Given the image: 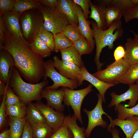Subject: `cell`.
<instances>
[{
	"label": "cell",
	"mask_w": 138,
	"mask_h": 138,
	"mask_svg": "<svg viewBox=\"0 0 138 138\" xmlns=\"http://www.w3.org/2000/svg\"><path fill=\"white\" fill-rule=\"evenodd\" d=\"M2 49L11 55L14 61V66L26 80L36 84L43 77L45 62L43 58L30 47L16 39L6 29Z\"/></svg>",
	"instance_id": "obj_1"
},
{
	"label": "cell",
	"mask_w": 138,
	"mask_h": 138,
	"mask_svg": "<svg viewBox=\"0 0 138 138\" xmlns=\"http://www.w3.org/2000/svg\"><path fill=\"white\" fill-rule=\"evenodd\" d=\"M48 84L47 80L36 84L25 82L14 66L11 71L9 80V85L26 105L32 101H40L41 92Z\"/></svg>",
	"instance_id": "obj_2"
},
{
	"label": "cell",
	"mask_w": 138,
	"mask_h": 138,
	"mask_svg": "<svg viewBox=\"0 0 138 138\" xmlns=\"http://www.w3.org/2000/svg\"><path fill=\"white\" fill-rule=\"evenodd\" d=\"M90 22L96 46L94 61L98 71L101 70L103 65V63L99 60L102 49L106 46L110 49H112L114 42L122 36L123 31L121 20L115 22L104 30L100 28L94 20H92Z\"/></svg>",
	"instance_id": "obj_3"
},
{
	"label": "cell",
	"mask_w": 138,
	"mask_h": 138,
	"mask_svg": "<svg viewBox=\"0 0 138 138\" xmlns=\"http://www.w3.org/2000/svg\"><path fill=\"white\" fill-rule=\"evenodd\" d=\"M21 31L25 40L29 44L36 39L44 20L42 14L38 9L25 11L19 20Z\"/></svg>",
	"instance_id": "obj_4"
},
{
	"label": "cell",
	"mask_w": 138,
	"mask_h": 138,
	"mask_svg": "<svg viewBox=\"0 0 138 138\" xmlns=\"http://www.w3.org/2000/svg\"><path fill=\"white\" fill-rule=\"evenodd\" d=\"M130 66L123 58L107 65L105 69L97 71L92 74L105 83L116 85L120 83Z\"/></svg>",
	"instance_id": "obj_5"
},
{
	"label": "cell",
	"mask_w": 138,
	"mask_h": 138,
	"mask_svg": "<svg viewBox=\"0 0 138 138\" xmlns=\"http://www.w3.org/2000/svg\"><path fill=\"white\" fill-rule=\"evenodd\" d=\"M38 9L43 16V27L53 35L62 32L66 25L70 24L65 16L56 9L53 10L42 5Z\"/></svg>",
	"instance_id": "obj_6"
},
{
	"label": "cell",
	"mask_w": 138,
	"mask_h": 138,
	"mask_svg": "<svg viewBox=\"0 0 138 138\" xmlns=\"http://www.w3.org/2000/svg\"><path fill=\"white\" fill-rule=\"evenodd\" d=\"M93 86L90 84L87 87L78 90L62 87L64 92V104L71 107L74 111L73 115L82 124H83L81 113L82 103L85 97L93 90Z\"/></svg>",
	"instance_id": "obj_7"
},
{
	"label": "cell",
	"mask_w": 138,
	"mask_h": 138,
	"mask_svg": "<svg viewBox=\"0 0 138 138\" xmlns=\"http://www.w3.org/2000/svg\"><path fill=\"white\" fill-rule=\"evenodd\" d=\"M45 74L44 80L49 77L53 80V84L47 86V89H55L60 87H66L73 89L78 86L77 81L68 78L56 70L53 65V60H48L44 62Z\"/></svg>",
	"instance_id": "obj_8"
},
{
	"label": "cell",
	"mask_w": 138,
	"mask_h": 138,
	"mask_svg": "<svg viewBox=\"0 0 138 138\" xmlns=\"http://www.w3.org/2000/svg\"><path fill=\"white\" fill-rule=\"evenodd\" d=\"M97 95L98 97L97 103L95 108L91 111H88L85 109H83V111L87 115L88 118V123L87 128L85 131L86 137H89L92 130L97 126H99L105 128L107 125V123L103 119L102 115L105 114L109 118L110 122L112 119L111 117L108 115L103 110L102 106L103 101L102 98L99 93Z\"/></svg>",
	"instance_id": "obj_9"
},
{
	"label": "cell",
	"mask_w": 138,
	"mask_h": 138,
	"mask_svg": "<svg viewBox=\"0 0 138 138\" xmlns=\"http://www.w3.org/2000/svg\"><path fill=\"white\" fill-rule=\"evenodd\" d=\"M37 101L34 104L41 111L47 123L54 133L63 124L65 116L63 112L54 110L40 101Z\"/></svg>",
	"instance_id": "obj_10"
},
{
	"label": "cell",
	"mask_w": 138,
	"mask_h": 138,
	"mask_svg": "<svg viewBox=\"0 0 138 138\" xmlns=\"http://www.w3.org/2000/svg\"><path fill=\"white\" fill-rule=\"evenodd\" d=\"M22 13L13 10L2 16L6 30L17 40L30 47V44L24 39L21 30L19 20Z\"/></svg>",
	"instance_id": "obj_11"
},
{
	"label": "cell",
	"mask_w": 138,
	"mask_h": 138,
	"mask_svg": "<svg viewBox=\"0 0 138 138\" xmlns=\"http://www.w3.org/2000/svg\"><path fill=\"white\" fill-rule=\"evenodd\" d=\"M53 59V66L59 73L68 78L78 82L81 74L80 67L72 63L60 60L56 56Z\"/></svg>",
	"instance_id": "obj_12"
},
{
	"label": "cell",
	"mask_w": 138,
	"mask_h": 138,
	"mask_svg": "<svg viewBox=\"0 0 138 138\" xmlns=\"http://www.w3.org/2000/svg\"><path fill=\"white\" fill-rule=\"evenodd\" d=\"M129 85L128 90L122 94L118 95L114 92L111 93L112 99L108 107L116 106L127 100H129L130 101L126 105V107H131L135 105L138 100V85L134 83Z\"/></svg>",
	"instance_id": "obj_13"
},
{
	"label": "cell",
	"mask_w": 138,
	"mask_h": 138,
	"mask_svg": "<svg viewBox=\"0 0 138 138\" xmlns=\"http://www.w3.org/2000/svg\"><path fill=\"white\" fill-rule=\"evenodd\" d=\"M41 98H44L47 101V105L57 111L63 112L65 108L64 101V92L62 87L59 90L45 88L42 91Z\"/></svg>",
	"instance_id": "obj_14"
},
{
	"label": "cell",
	"mask_w": 138,
	"mask_h": 138,
	"mask_svg": "<svg viewBox=\"0 0 138 138\" xmlns=\"http://www.w3.org/2000/svg\"><path fill=\"white\" fill-rule=\"evenodd\" d=\"M73 4L78 18V29L82 35L87 40L93 50L95 43L94 39L93 30L90 26L91 22L86 18L80 6L75 3L73 1Z\"/></svg>",
	"instance_id": "obj_15"
},
{
	"label": "cell",
	"mask_w": 138,
	"mask_h": 138,
	"mask_svg": "<svg viewBox=\"0 0 138 138\" xmlns=\"http://www.w3.org/2000/svg\"><path fill=\"white\" fill-rule=\"evenodd\" d=\"M116 126L121 128L125 134L126 138H132L134 133L138 130V116H130L124 120L117 118L112 120L108 126L107 131H110L112 127Z\"/></svg>",
	"instance_id": "obj_16"
},
{
	"label": "cell",
	"mask_w": 138,
	"mask_h": 138,
	"mask_svg": "<svg viewBox=\"0 0 138 138\" xmlns=\"http://www.w3.org/2000/svg\"><path fill=\"white\" fill-rule=\"evenodd\" d=\"M80 68L81 74L78 82V86L81 85L84 80L89 82L98 91L102 98L103 101L105 102V95L106 92L109 88L116 85L105 83L99 79L90 74L85 65L80 67Z\"/></svg>",
	"instance_id": "obj_17"
},
{
	"label": "cell",
	"mask_w": 138,
	"mask_h": 138,
	"mask_svg": "<svg viewBox=\"0 0 138 138\" xmlns=\"http://www.w3.org/2000/svg\"><path fill=\"white\" fill-rule=\"evenodd\" d=\"M0 51V80L6 84L9 81L11 71L14 66V61L7 51L3 49Z\"/></svg>",
	"instance_id": "obj_18"
},
{
	"label": "cell",
	"mask_w": 138,
	"mask_h": 138,
	"mask_svg": "<svg viewBox=\"0 0 138 138\" xmlns=\"http://www.w3.org/2000/svg\"><path fill=\"white\" fill-rule=\"evenodd\" d=\"M56 9L65 16L70 24L78 28V18L73 0H58Z\"/></svg>",
	"instance_id": "obj_19"
},
{
	"label": "cell",
	"mask_w": 138,
	"mask_h": 138,
	"mask_svg": "<svg viewBox=\"0 0 138 138\" xmlns=\"http://www.w3.org/2000/svg\"><path fill=\"white\" fill-rule=\"evenodd\" d=\"M89 4L90 12L89 17L93 19L100 28L104 30L106 29L107 27L105 13L106 7L93 3L91 0Z\"/></svg>",
	"instance_id": "obj_20"
},
{
	"label": "cell",
	"mask_w": 138,
	"mask_h": 138,
	"mask_svg": "<svg viewBox=\"0 0 138 138\" xmlns=\"http://www.w3.org/2000/svg\"><path fill=\"white\" fill-rule=\"evenodd\" d=\"M125 54L123 58L130 65L138 63V42L128 38L125 44Z\"/></svg>",
	"instance_id": "obj_21"
},
{
	"label": "cell",
	"mask_w": 138,
	"mask_h": 138,
	"mask_svg": "<svg viewBox=\"0 0 138 138\" xmlns=\"http://www.w3.org/2000/svg\"><path fill=\"white\" fill-rule=\"evenodd\" d=\"M8 116L10 138H21L27 121L26 117L19 118Z\"/></svg>",
	"instance_id": "obj_22"
},
{
	"label": "cell",
	"mask_w": 138,
	"mask_h": 138,
	"mask_svg": "<svg viewBox=\"0 0 138 138\" xmlns=\"http://www.w3.org/2000/svg\"><path fill=\"white\" fill-rule=\"evenodd\" d=\"M26 106V118L30 123H47L42 114L34 103L31 102Z\"/></svg>",
	"instance_id": "obj_23"
},
{
	"label": "cell",
	"mask_w": 138,
	"mask_h": 138,
	"mask_svg": "<svg viewBox=\"0 0 138 138\" xmlns=\"http://www.w3.org/2000/svg\"><path fill=\"white\" fill-rule=\"evenodd\" d=\"M60 52L62 60L73 63L80 67L84 65L81 56L72 45Z\"/></svg>",
	"instance_id": "obj_24"
},
{
	"label": "cell",
	"mask_w": 138,
	"mask_h": 138,
	"mask_svg": "<svg viewBox=\"0 0 138 138\" xmlns=\"http://www.w3.org/2000/svg\"><path fill=\"white\" fill-rule=\"evenodd\" d=\"M77 119L73 115L65 116L63 124L67 126L71 131L74 138H86L84 127H80L77 123Z\"/></svg>",
	"instance_id": "obj_25"
},
{
	"label": "cell",
	"mask_w": 138,
	"mask_h": 138,
	"mask_svg": "<svg viewBox=\"0 0 138 138\" xmlns=\"http://www.w3.org/2000/svg\"><path fill=\"white\" fill-rule=\"evenodd\" d=\"M30 124L33 138H50L54 133L47 123Z\"/></svg>",
	"instance_id": "obj_26"
},
{
	"label": "cell",
	"mask_w": 138,
	"mask_h": 138,
	"mask_svg": "<svg viewBox=\"0 0 138 138\" xmlns=\"http://www.w3.org/2000/svg\"><path fill=\"white\" fill-rule=\"evenodd\" d=\"M105 13L107 28L113 23L121 20L123 12L118 8L112 6L106 7Z\"/></svg>",
	"instance_id": "obj_27"
},
{
	"label": "cell",
	"mask_w": 138,
	"mask_h": 138,
	"mask_svg": "<svg viewBox=\"0 0 138 138\" xmlns=\"http://www.w3.org/2000/svg\"><path fill=\"white\" fill-rule=\"evenodd\" d=\"M27 106L22 101L14 105L6 106L7 115L19 118L26 117Z\"/></svg>",
	"instance_id": "obj_28"
},
{
	"label": "cell",
	"mask_w": 138,
	"mask_h": 138,
	"mask_svg": "<svg viewBox=\"0 0 138 138\" xmlns=\"http://www.w3.org/2000/svg\"><path fill=\"white\" fill-rule=\"evenodd\" d=\"M30 45L31 49L42 58L49 56L52 52L47 45L37 37Z\"/></svg>",
	"instance_id": "obj_29"
},
{
	"label": "cell",
	"mask_w": 138,
	"mask_h": 138,
	"mask_svg": "<svg viewBox=\"0 0 138 138\" xmlns=\"http://www.w3.org/2000/svg\"><path fill=\"white\" fill-rule=\"evenodd\" d=\"M41 5L36 0H16L14 10L23 13L28 10L38 9Z\"/></svg>",
	"instance_id": "obj_30"
},
{
	"label": "cell",
	"mask_w": 138,
	"mask_h": 138,
	"mask_svg": "<svg viewBox=\"0 0 138 138\" xmlns=\"http://www.w3.org/2000/svg\"><path fill=\"white\" fill-rule=\"evenodd\" d=\"M115 110L117 113L118 118L124 120L127 117L133 116H138V102L135 106L128 108L120 103L115 106Z\"/></svg>",
	"instance_id": "obj_31"
},
{
	"label": "cell",
	"mask_w": 138,
	"mask_h": 138,
	"mask_svg": "<svg viewBox=\"0 0 138 138\" xmlns=\"http://www.w3.org/2000/svg\"><path fill=\"white\" fill-rule=\"evenodd\" d=\"M54 51L56 52L60 51L72 45V42L62 32L54 34Z\"/></svg>",
	"instance_id": "obj_32"
},
{
	"label": "cell",
	"mask_w": 138,
	"mask_h": 138,
	"mask_svg": "<svg viewBox=\"0 0 138 138\" xmlns=\"http://www.w3.org/2000/svg\"><path fill=\"white\" fill-rule=\"evenodd\" d=\"M138 80V63L131 65L122 78L120 83L129 85Z\"/></svg>",
	"instance_id": "obj_33"
},
{
	"label": "cell",
	"mask_w": 138,
	"mask_h": 138,
	"mask_svg": "<svg viewBox=\"0 0 138 138\" xmlns=\"http://www.w3.org/2000/svg\"><path fill=\"white\" fill-rule=\"evenodd\" d=\"M72 46L81 56L90 54L93 50L83 36L73 43Z\"/></svg>",
	"instance_id": "obj_34"
},
{
	"label": "cell",
	"mask_w": 138,
	"mask_h": 138,
	"mask_svg": "<svg viewBox=\"0 0 138 138\" xmlns=\"http://www.w3.org/2000/svg\"><path fill=\"white\" fill-rule=\"evenodd\" d=\"M37 37L47 45L52 52L54 51V35L52 33L46 29L42 26L39 31Z\"/></svg>",
	"instance_id": "obj_35"
},
{
	"label": "cell",
	"mask_w": 138,
	"mask_h": 138,
	"mask_svg": "<svg viewBox=\"0 0 138 138\" xmlns=\"http://www.w3.org/2000/svg\"><path fill=\"white\" fill-rule=\"evenodd\" d=\"M62 32L73 43L83 36L78 28L70 24L66 25Z\"/></svg>",
	"instance_id": "obj_36"
},
{
	"label": "cell",
	"mask_w": 138,
	"mask_h": 138,
	"mask_svg": "<svg viewBox=\"0 0 138 138\" xmlns=\"http://www.w3.org/2000/svg\"><path fill=\"white\" fill-rule=\"evenodd\" d=\"M50 138H74L72 132L65 125L63 124Z\"/></svg>",
	"instance_id": "obj_37"
},
{
	"label": "cell",
	"mask_w": 138,
	"mask_h": 138,
	"mask_svg": "<svg viewBox=\"0 0 138 138\" xmlns=\"http://www.w3.org/2000/svg\"><path fill=\"white\" fill-rule=\"evenodd\" d=\"M21 101L19 97L14 93L9 85L6 91L5 106L13 105Z\"/></svg>",
	"instance_id": "obj_38"
},
{
	"label": "cell",
	"mask_w": 138,
	"mask_h": 138,
	"mask_svg": "<svg viewBox=\"0 0 138 138\" xmlns=\"http://www.w3.org/2000/svg\"><path fill=\"white\" fill-rule=\"evenodd\" d=\"M123 16L126 23L129 22L133 19H138V4H133L124 13Z\"/></svg>",
	"instance_id": "obj_39"
},
{
	"label": "cell",
	"mask_w": 138,
	"mask_h": 138,
	"mask_svg": "<svg viewBox=\"0 0 138 138\" xmlns=\"http://www.w3.org/2000/svg\"><path fill=\"white\" fill-rule=\"evenodd\" d=\"M133 4L131 0H110L108 7L112 6L117 7L124 13Z\"/></svg>",
	"instance_id": "obj_40"
},
{
	"label": "cell",
	"mask_w": 138,
	"mask_h": 138,
	"mask_svg": "<svg viewBox=\"0 0 138 138\" xmlns=\"http://www.w3.org/2000/svg\"><path fill=\"white\" fill-rule=\"evenodd\" d=\"M16 0H0V15L2 16L14 9Z\"/></svg>",
	"instance_id": "obj_41"
},
{
	"label": "cell",
	"mask_w": 138,
	"mask_h": 138,
	"mask_svg": "<svg viewBox=\"0 0 138 138\" xmlns=\"http://www.w3.org/2000/svg\"><path fill=\"white\" fill-rule=\"evenodd\" d=\"M73 2L78 5L82 9L85 17L87 19L89 17L90 14V0H73Z\"/></svg>",
	"instance_id": "obj_42"
},
{
	"label": "cell",
	"mask_w": 138,
	"mask_h": 138,
	"mask_svg": "<svg viewBox=\"0 0 138 138\" xmlns=\"http://www.w3.org/2000/svg\"><path fill=\"white\" fill-rule=\"evenodd\" d=\"M6 98V93L3 96L2 101L0 106V130L3 128L6 122V117L7 114L5 105Z\"/></svg>",
	"instance_id": "obj_43"
},
{
	"label": "cell",
	"mask_w": 138,
	"mask_h": 138,
	"mask_svg": "<svg viewBox=\"0 0 138 138\" xmlns=\"http://www.w3.org/2000/svg\"><path fill=\"white\" fill-rule=\"evenodd\" d=\"M41 5L47 7L53 10H55L57 7L58 0H36Z\"/></svg>",
	"instance_id": "obj_44"
},
{
	"label": "cell",
	"mask_w": 138,
	"mask_h": 138,
	"mask_svg": "<svg viewBox=\"0 0 138 138\" xmlns=\"http://www.w3.org/2000/svg\"><path fill=\"white\" fill-rule=\"evenodd\" d=\"M124 48L120 45L118 47L115 49L113 53V56L115 61H118L123 58L125 54Z\"/></svg>",
	"instance_id": "obj_45"
},
{
	"label": "cell",
	"mask_w": 138,
	"mask_h": 138,
	"mask_svg": "<svg viewBox=\"0 0 138 138\" xmlns=\"http://www.w3.org/2000/svg\"><path fill=\"white\" fill-rule=\"evenodd\" d=\"M21 138H33L30 124L27 120Z\"/></svg>",
	"instance_id": "obj_46"
},
{
	"label": "cell",
	"mask_w": 138,
	"mask_h": 138,
	"mask_svg": "<svg viewBox=\"0 0 138 138\" xmlns=\"http://www.w3.org/2000/svg\"><path fill=\"white\" fill-rule=\"evenodd\" d=\"M6 30L3 18L0 16V50L2 49V47L4 42L5 33Z\"/></svg>",
	"instance_id": "obj_47"
},
{
	"label": "cell",
	"mask_w": 138,
	"mask_h": 138,
	"mask_svg": "<svg viewBox=\"0 0 138 138\" xmlns=\"http://www.w3.org/2000/svg\"><path fill=\"white\" fill-rule=\"evenodd\" d=\"M0 80V96H4L6 93L7 89L9 86V81L7 84Z\"/></svg>",
	"instance_id": "obj_48"
},
{
	"label": "cell",
	"mask_w": 138,
	"mask_h": 138,
	"mask_svg": "<svg viewBox=\"0 0 138 138\" xmlns=\"http://www.w3.org/2000/svg\"><path fill=\"white\" fill-rule=\"evenodd\" d=\"M110 132L112 134L113 138H120L119 131L114 127H112Z\"/></svg>",
	"instance_id": "obj_49"
},
{
	"label": "cell",
	"mask_w": 138,
	"mask_h": 138,
	"mask_svg": "<svg viewBox=\"0 0 138 138\" xmlns=\"http://www.w3.org/2000/svg\"><path fill=\"white\" fill-rule=\"evenodd\" d=\"M0 138H10L9 129L5 130L1 133Z\"/></svg>",
	"instance_id": "obj_50"
},
{
	"label": "cell",
	"mask_w": 138,
	"mask_h": 138,
	"mask_svg": "<svg viewBox=\"0 0 138 138\" xmlns=\"http://www.w3.org/2000/svg\"><path fill=\"white\" fill-rule=\"evenodd\" d=\"M130 31L132 32L134 35V39L136 41L138 42V34L135 33L132 30H131Z\"/></svg>",
	"instance_id": "obj_51"
},
{
	"label": "cell",
	"mask_w": 138,
	"mask_h": 138,
	"mask_svg": "<svg viewBox=\"0 0 138 138\" xmlns=\"http://www.w3.org/2000/svg\"><path fill=\"white\" fill-rule=\"evenodd\" d=\"M132 138H138V130L135 132Z\"/></svg>",
	"instance_id": "obj_52"
},
{
	"label": "cell",
	"mask_w": 138,
	"mask_h": 138,
	"mask_svg": "<svg viewBox=\"0 0 138 138\" xmlns=\"http://www.w3.org/2000/svg\"><path fill=\"white\" fill-rule=\"evenodd\" d=\"M133 4H138V0H131Z\"/></svg>",
	"instance_id": "obj_53"
},
{
	"label": "cell",
	"mask_w": 138,
	"mask_h": 138,
	"mask_svg": "<svg viewBox=\"0 0 138 138\" xmlns=\"http://www.w3.org/2000/svg\"><path fill=\"white\" fill-rule=\"evenodd\" d=\"M135 83L136 84L138 85V80L136 81V82H135Z\"/></svg>",
	"instance_id": "obj_54"
}]
</instances>
